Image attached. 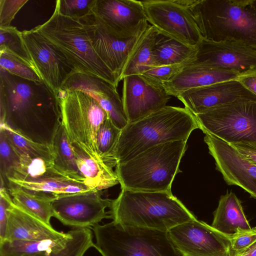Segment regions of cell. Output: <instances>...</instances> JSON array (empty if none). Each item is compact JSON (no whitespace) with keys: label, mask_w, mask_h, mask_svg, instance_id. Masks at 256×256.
Listing matches in <instances>:
<instances>
[{"label":"cell","mask_w":256,"mask_h":256,"mask_svg":"<svg viewBox=\"0 0 256 256\" xmlns=\"http://www.w3.org/2000/svg\"><path fill=\"white\" fill-rule=\"evenodd\" d=\"M62 89L80 90L90 95L98 102L120 129H123L128 124L122 98L116 88L107 82L97 77L76 73L66 80Z\"/></svg>","instance_id":"20"},{"label":"cell","mask_w":256,"mask_h":256,"mask_svg":"<svg viewBox=\"0 0 256 256\" xmlns=\"http://www.w3.org/2000/svg\"><path fill=\"white\" fill-rule=\"evenodd\" d=\"M121 132L122 130L108 118L100 125L97 134L96 144L98 155L106 164L112 168L116 166L114 154Z\"/></svg>","instance_id":"34"},{"label":"cell","mask_w":256,"mask_h":256,"mask_svg":"<svg viewBox=\"0 0 256 256\" xmlns=\"http://www.w3.org/2000/svg\"><path fill=\"white\" fill-rule=\"evenodd\" d=\"M0 53L8 54L37 71L25 46L22 32L14 26H0Z\"/></svg>","instance_id":"32"},{"label":"cell","mask_w":256,"mask_h":256,"mask_svg":"<svg viewBox=\"0 0 256 256\" xmlns=\"http://www.w3.org/2000/svg\"><path fill=\"white\" fill-rule=\"evenodd\" d=\"M112 201L95 190L60 196L52 202L53 217L74 229L90 228L110 218L106 209L110 208Z\"/></svg>","instance_id":"12"},{"label":"cell","mask_w":256,"mask_h":256,"mask_svg":"<svg viewBox=\"0 0 256 256\" xmlns=\"http://www.w3.org/2000/svg\"><path fill=\"white\" fill-rule=\"evenodd\" d=\"M92 12L110 32L121 38L132 37L150 25L142 1L96 0Z\"/></svg>","instance_id":"16"},{"label":"cell","mask_w":256,"mask_h":256,"mask_svg":"<svg viewBox=\"0 0 256 256\" xmlns=\"http://www.w3.org/2000/svg\"><path fill=\"white\" fill-rule=\"evenodd\" d=\"M70 236L62 248L51 252H43L24 256H84L94 247L93 234L89 228L70 230Z\"/></svg>","instance_id":"33"},{"label":"cell","mask_w":256,"mask_h":256,"mask_svg":"<svg viewBox=\"0 0 256 256\" xmlns=\"http://www.w3.org/2000/svg\"><path fill=\"white\" fill-rule=\"evenodd\" d=\"M199 126L186 108L166 106L122 130L114 158L116 165L126 162L153 146L188 139Z\"/></svg>","instance_id":"3"},{"label":"cell","mask_w":256,"mask_h":256,"mask_svg":"<svg viewBox=\"0 0 256 256\" xmlns=\"http://www.w3.org/2000/svg\"><path fill=\"white\" fill-rule=\"evenodd\" d=\"M8 190L13 203L18 208L51 225L50 220L53 217L52 202L55 198L46 195L33 192L10 182Z\"/></svg>","instance_id":"27"},{"label":"cell","mask_w":256,"mask_h":256,"mask_svg":"<svg viewBox=\"0 0 256 256\" xmlns=\"http://www.w3.org/2000/svg\"><path fill=\"white\" fill-rule=\"evenodd\" d=\"M8 182L26 190L47 194L55 198L94 190L90 188L84 182L64 175L54 167L37 178L24 180L9 179Z\"/></svg>","instance_id":"23"},{"label":"cell","mask_w":256,"mask_h":256,"mask_svg":"<svg viewBox=\"0 0 256 256\" xmlns=\"http://www.w3.org/2000/svg\"><path fill=\"white\" fill-rule=\"evenodd\" d=\"M52 144L54 156V164L55 168L64 175L83 181L86 184V180L78 168L72 144L62 122L56 130Z\"/></svg>","instance_id":"29"},{"label":"cell","mask_w":256,"mask_h":256,"mask_svg":"<svg viewBox=\"0 0 256 256\" xmlns=\"http://www.w3.org/2000/svg\"><path fill=\"white\" fill-rule=\"evenodd\" d=\"M141 1L148 22L158 32L195 48L203 39L186 0Z\"/></svg>","instance_id":"10"},{"label":"cell","mask_w":256,"mask_h":256,"mask_svg":"<svg viewBox=\"0 0 256 256\" xmlns=\"http://www.w3.org/2000/svg\"><path fill=\"white\" fill-rule=\"evenodd\" d=\"M191 64L233 71L242 76L256 72V51L235 42L202 39Z\"/></svg>","instance_id":"15"},{"label":"cell","mask_w":256,"mask_h":256,"mask_svg":"<svg viewBox=\"0 0 256 256\" xmlns=\"http://www.w3.org/2000/svg\"><path fill=\"white\" fill-rule=\"evenodd\" d=\"M20 162L7 176L9 179L29 180L38 178L54 167V162L40 158L19 154Z\"/></svg>","instance_id":"35"},{"label":"cell","mask_w":256,"mask_h":256,"mask_svg":"<svg viewBox=\"0 0 256 256\" xmlns=\"http://www.w3.org/2000/svg\"><path fill=\"white\" fill-rule=\"evenodd\" d=\"M27 0H0V26H10L18 12Z\"/></svg>","instance_id":"41"},{"label":"cell","mask_w":256,"mask_h":256,"mask_svg":"<svg viewBox=\"0 0 256 256\" xmlns=\"http://www.w3.org/2000/svg\"><path fill=\"white\" fill-rule=\"evenodd\" d=\"M196 53V47L190 46L158 32L152 50V66L191 64Z\"/></svg>","instance_id":"26"},{"label":"cell","mask_w":256,"mask_h":256,"mask_svg":"<svg viewBox=\"0 0 256 256\" xmlns=\"http://www.w3.org/2000/svg\"><path fill=\"white\" fill-rule=\"evenodd\" d=\"M190 64H180L152 68L141 74L154 82L162 84L170 80Z\"/></svg>","instance_id":"40"},{"label":"cell","mask_w":256,"mask_h":256,"mask_svg":"<svg viewBox=\"0 0 256 256\" xmlns=\"http://www.w3.org/2000/svg\"><path fill=\"white\" fill-rule=\"evenodd\" d=\"M187 140L160 144L116 166L121 189L140 192L171 191L186 150Z\"/></svg>","instance_id":"5"},{"label":"cell","mask_w":256,"mask_h":256,"mask_svg":"<svg viewBox=\"0 0 256 256\" xmlns=\"http://www.w3.org/2000/svg\"><path fill=\"white\" fill-rule=\"evenodd\" d=\"M12 200L8 189L0 186V242L4 240L8 218V208Z\"/></svg>","instance_id":"42"},{"label":"cell","mask_w":256,"mask_h":256,"mask_svg":"<svg viewBox=\"0 0 256 256\" xmlns=\"http://www.w3.org/2000/svg\"><path fill=\"white\" fill-rule=\"evenodd\" d=\"M158 33L151 25L142 32L126 61L120 80L129 76L141 74L152 68V53Z\"/></svg>","instance_id":"28"},{"label":"cell","mask_w":256,"mask_h":256,"mask_svg":"<svg viewBox=\"0 0 256 256\" xmlns=\"http://www.w3.org/2000/svg\"><path fill=\"white\" fill-rule=\"evenodd\" d=\"M238 80L247 90L256 96V72L240 76Z\"/></svg>","instance_id":"44"},{"label":"cell","mask_w":256,"mask_h":256,"mask_svg":"<svg viewBox=\"0 0 256 256\" xmlns=\"http://www.w3.org/2000/svg\"><path fill=\"white\" fill-rule=\"evenodd\" d=\"M58 96L61 122L70 142L82 144L100 157L96 136L100 125L110 118L106 112L94 98L80 90L61 88Z\"/></svg>","instance_id":"8"},{"label":"cell","mask_w":256,"mask_h":256,"mask_svg":"<svg viewBox=\"0 0 256 256\" xmlns=\"http://www.w3.org/2000/svg\"><path fill=\"white\" fill-rule=\"evenodd\" d=\"M212 226L228 236L239 230H250V225L241 202L232 192L222 196L214 212Z\"/></svg>","instance_id":"25"},{"label":"cell","mask_w":256,"mask_h":256,"mask_svg":"<svg viewBox=\"0 0 256 256\" xmlns=\"http://www.w3.org/2000/svg\"><path fill=\"white\" fill-rule=\"evenodd\" d=\"M96 0H58L56 8L62 14L80 18L92 12Z\"/></svg>","instance_id":"38"},{"label":"cell","mask_w":256,"mask_h":256,"mask_svg":"<svg viewBox=\"0 0 256 256\" xmlns=\"http://www.w3.org/2000/svg\"><path fill=\"white\" fill-rule=\"evenodd\" d=\"M72 146L78 170L90 188L101 191L120 184L115 170L100 157L82 144Z\"/></svg>","instance_id":"24"},{"label":"cell","mask_w":256,"mask_h":256,"mask_svg":"<svg viewBox=\"0 0 256 256\" xmlns=\"http://www.w3.org/2000/svg\"><path fill=\"white\" fill-rule=\"evenodd\" d=\"M168 234L182 256H229L230 237L197 218L172 228Z\"/></svg>","instance_id":"11"},{"label":"cell","mask_w":256,"mask_h":256,"mask_svg":"<svg viewBox=\"0 0 256 256\" xmlns=\"http://www.w3.org/2000/svg\"><path fill=\"white\" fill-rule=\"evenodd\" d=\"M240 76L233 71L190 64L162 86L168 95L176 98L188 90L238 79Z\"/></svg>","instance_id":"21"},{"label":"cell","mask_w":256,"mask_h":256,"mask_svg":"<svg viewBox=\"0 0 256 256\" xmlns=\"http://www.w3.org/2000/svg\"><path fill=\"white\" fill-rule=\"evenodd\" d=\"M240 256H256V242Z\"/></svg>","instance_id":"45"},{"label":"cell","mask_w":256,"mask_h":256,"mask_svg":"<svg viewBox=\"0 0 256 256\" xmlns=\"http://www.w3.org/2000/svg\"><path fill=\"white\" fill-rule=\"evenodd\" d=\"M25 46L42 80L57 94L66 80L76 74L64 56L33 29L22 32Z\"/></svg>","instance_id":"14"},{"label":"cell","mask_w":256,"mask_h":256,"mask_svg":"<svg viewBox=\"0 0 256 256\" xmlns=\"http://www.w3.org/2000/svg\"><path fill=\"white\" fill-rule=\"evenodd\" d=\"M0 123H61L58 96L43 80L21 78L0 68Z\"/></svg>","instance_id":"1"},{"label":"cell","mask_w":256,"mask_h":256,"mask_svg":"<svg viewBox=\"0 0 256 256\" xmlns=\"http://www.w3.org/2000/svg\"><path fill=\"white\" fill-rule=\"evenodd\" d=\"M203 39L237 42L256 51V0H187Z\"/></svg>","instance_id":"4"},{"label":"cell","mask_w":256,"mask_h":256,"mask_svg":"<svg viewBox=\"0 0 256 256\" xmlns=\"http://www.w3.org/2000/svg\"><path fill=\"white\" fill-rule=\"evenodd\" d=\"M0 128L18 154L40 158L54 162L52 144L36 142L5 122L0 123Z\"/></svg>","instance_id":"31"},{"label":"cell","mask_w":256,"mask_h":256,"mask_svg":"<svg viewBox=\"0 0 256 256\" xmlns=\"http://www.w3.org/2000/svg\"><path fill=\"white\" fill-rule=\"evenodd\" d=\"M230 237L229 256H240L256 242V231L253 228L239 230Z\"/></svg>","instance_id":"39"},{"label":"cell","mask_w":256,"mask_h":256,"mask_svg":"<svg viewBox=\"0 0 256 256\" xmlns=\"http://www.w3.org/2000/svg\"><path fill=\"white\" fill-rule=\"evenodd\" d=\"M70 232L58 240H6L0 242V256H24L43 252H51L64 247Z\"/></svg>","instance_id":"30"},{"label":"cell","mask_w":256,"mask_h":256,"mask_svg":"<svg viewBox=\"0 0 256 256\" xmlns=\"http://www.w3.org/2000/svg\"><path fill=\"white\" fill-rule=\"evenodd\" d=\"M256 231V226L253 228Z\"/></svg>","instance_id":"46"},{"label":"cell","mask_w":256,"mask_h":256,"mask_svg":"<svg viewBox=\"0 0 256 256\" xmlns=\"http://www.w3.org/2000/svg\"><path fill=\"white\" fill-rule=\"evenodd\" d=\"M176 98L194 116L234 102H256V96L238 79L189 89Z\"/></svg>","instance_id":"19"},{"label":"cell","mask_w":256,"mask_h":256,"mask_svg":"<svg viewBox=\"0 0 256 256\" xmlns=\"http://www.w3.org/2000/svg\"><path fill=\"white\" fill-rule=\"evenodd\" d=\"M33 30L64 56L76 73L98 78L117 88L113 72L93 48L78 18L64 16L55 8L50 19Z\"/></svg>","instance_id":"6"},{"label":"cell","mask_w":256,"mask_h":256,"mask_svg":"<svg viewBox=\"0 0 256 256\" xmlns=\"http://www.w3.org/2000/svg\"><path fill=\"white\" fill-rule=\"evenodd\" d=\"M122 102L128 123H132L162 109L170 98L162 85L142 74L123 78Z\"/></svg>","instance_id":"17"},{"label":"cell","mask_w":256,"mask_h":256,"mask_svg":"<svg viewBox=\"0 0 256 256\" xmlns=\"http://www.w3.org/2000/svg\"><path fill=\"white\" fill-rule=\"evenodd\" d=\"M67 235L16 206L13 202L8 208L6 240H58Z\"/></svg>","instance_id":"22"},{"label":"cell","mask_w":256,"mask_h":256,"mask_svg":"<svg viewBox=\"0 0 256 256\" xmlns=\"http://www.w3.org/2000/svg\"><path fill=\"white\" fill-rule=\"evenodd\" d=\"M248 160L256 165V144L236 143L230 144Z\"/></svg>","instance_id":"43"},{"label":"cell","mask_w":256,"mask_h":256,"mask_svg":"<svg viewBox=\"0 0 256 256\" xmlns=\"http://www.w3.org/2000/svg\"><path fill=\"white\" fill-rule=\"evenodd\" d=\"M78 19L93 48L113 72L118 84L126 61L146 30L132 37L121 38L110 32L92 12Z\"/></svg>","instance_id":"13"},{"label":"cell","mask_w":256,"mask_h":256,"mask_svg":"<svg viewBox=\"0 0 256 256\" xmlns=\"http://www.w3.org/2000/svg\"><path fill=\"white\" fill-rule=\"evenodd\" d=\"M92 228L96 238L94 247L102 256H182L168 232L113 221Z\"/></svg>","instance_id":"7"},{"label":"cell","mask_w":256,"mask_h":256,"mask_svg":"<svg viewBox=\"0 0 256 256\" xmlns=\"http://www.w3.org/2000/svg\"><path fill=\"white\" fill-rule=\"evenodd\" d=\"M204 141L215 160L216 170L226 184L242 188L256 199V165L230 144L212 135L205 134Z\"/></svg>","instance_id":"18"},{"label":"cell","mask_w":256,"mask_h":256,"mask_svg":"<svg viewBox=\"0 0 256 256\" xmlns=\"http://www.w3.org/2000/svg\"><path fill=\"white\" fill-rule=\"evenodd\" d=\"M0 68L22 78L38 82L42 80L36 70L7 54L0 53Z\"/></svg>","instance_id":"37"},{"label":"cell","mask_w":256,"mask_h":256,"mask_svg":"<svg viewBox=\"0 0 256 256\" xmlns=\"http://www.w3.org/2000/svg\"><path fill=\"white\" fill-rule=\"evenodd\" d=\"M0 183L7 188V176L10 171L19 164L20 156L9 142L4 130L0 128Z\"/></svg>","instance_id":"36"},{"label":"cell","mask_w":256,"mask_h":256,"mask_svg":"<svg viewBox=\"0 0 256 256\" xmlns=\"http://www.w3.org/2000/svg\"><path fill=\"white\" fill-rule=\"evenodd\" d=\"M112 200L110 218L125 226L168 232L196 217L171 191L140 192L121 189Z\"/></svg>","instance_id":"2"},{"label":"cell","mask_w":256,"mask_h":256,"mask_svg":"<svg viewBox=\"0 0 256 256\" xmlns=\"http://www.w3.org/2000/svg\"><path fill=\"white\" fill-rule=\"evenodd\" d=\"M194 116L204 134L229 144H256V102H234Z\"/></svg>","instance_id":"9"}]
</instances>
